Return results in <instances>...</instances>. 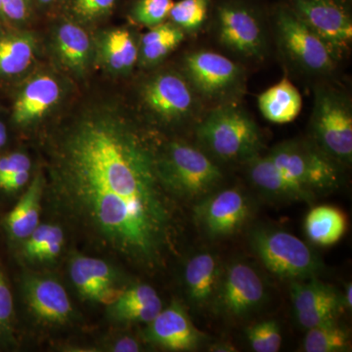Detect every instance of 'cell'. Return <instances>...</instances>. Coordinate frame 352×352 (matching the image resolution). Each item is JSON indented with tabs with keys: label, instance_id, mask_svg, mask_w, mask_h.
Returning <instances> with one entry per match:
<instances>
[{
	"label": "cell",
	"instance_id": "cell-1",
	"mask_svg": "<svg viewBox=\"0 0 352 352\" xmlns=\"http://www.w3.org/2000/svg\"><path fill=\"white\" fill-rule=\"evenodd\" d=\"M157 151L124 116H85L55 152L51 200L104 247L153 267L170 244L173 208L157 173Z\"/></svg>",
	"mask_w": 352,
	"mask_h": 352
},
{
	"label": "cell",
	"instance_id": "cell-2",
	"mask_svg": "<svg viewBox=\"0 0 352 352\" xmlns=\"http://www.w3.org/2000/svg\"><path fill=\"white\" fill-rule=\"evenodd\" d=\"M197 139L208 156L226 163L250 161L263 148V134L245 111L221 105L199 122Z\"/></svg>",
	"mask_w": 352,
	"mask_h": 352
},
{
	"label": "cell",
	"instance_id": "cell-3",
	"mask_svg": "<svg viewBox=\"0 0 352 352\" xmlns=\"http://www.w3.org/2000/svg\"><path fill=\"white\" fill-rule=\"evenodd\" d=\"M157 164L166 191L185 200H201L219 188L224 177L207 153L182 141H173L157 151Z\"/></svg>",
	"mask_w": 352,
	"mask_h": 352
},
{
	"label": "cell",
	"instance_id": "cell-4",
	"mask_svg": "<svg viewBox=\"0 0 352 352\" xmlns=\"http://www.w3.org/2000/svg\"><path fill=\"white\" fill-rule=\"evenodd\" d=\"M311 131L322 152L337 163H351L352 110L346 95L331 87L316 88Z\"/></svg>",
	"mask_w": 352,
	"mask_h": 352
},
{
	"label": "cell",
	"instance_id": "cell-5",
	"mask_svg": "<svg viewBox=\"0 0 352 352\" xmlns=\"http://www.w3.org/2000/svg\"><path fill=\"white\" fill-rule=\"evenodd\" d=\"M251 247L266 268L286 279H311L320 272L322 263L314 251L293 234L279 229H256Z\"/></svg>",
	"mask_w": 352,
	"mask_h": 352
},
{
	"label": "cell",
	"instance_id": "cell-6",
	"mask_svg": "<svg viewBox=\"0 0 352 352\" xmlns=\"http://www.w3.org/2000/svg\"><path fill=\"white\" fill-rule=\"evenodd\" d=\"M267 156L280 170L310 193L327 191L340 182L338 163L316 145L302 141H286L275 146Z\"/></svg>",
	"mask_w": 352,
	"mask_h": 352
},
{
	"label": "cell",
	"instance_id": "cell-7",
	"mask_svg": "<svg viewBox=\"0 0 352 352\" xmlns=\"http://www.w3.org/2000/svg\"><path fill=\"white\" fill-rule=\"evenodd\" d=\"M275 28L280 47L298 68L311 75H326L335 69L338 55L288 6L277 11Z\"/></svg>",
	"mask_w": 352,
	"mask_h": 352
},
{
	"label": "cell",
	"instance_id": "cell-8",
	"mask_svg": "<svg viewBox=\"0 0 352 352\" xmlns=\"http://www.w3.org/2000/svg\"><path fill=\"white\" fill-rule=\"evenodd\" d=\"M185 78L200 98L230 100L244 83V72L238 64L219 53L196 51L184 58Z\"/></svg>",
	"mask_w": 352,
	"mask_h": 352
},
{
	"label": "cell",
	"instance_id": "cell-9",
	"mask_svg": "<svg viewBox=\"0 0 352 352\" xmlns=\"http://www.w3.org/2000/svg\"><path fill=\"white\" fill-rule=\"evenodd\" d=\"M215 31L221 45L245 58H263L266 36L258 14L247 4L227 1L215 12Z\"/></svg>",
	"mask_w": 352,
	"mask_h": 352
},
{
	"label": "cell",
	"instance_id": "cell-10",
	"mask_svg": "<svg viewBox=\"0 0 352 352\" xmlns=\"http://www.w3.org/2000/svg\"><path fill=\"white\" fill-rule=\"evenodd\" d=\"M148 110L164 122H180L200 112V97L185 76L164 72L152 76L143 87Z\"/></svg>",
	"mask_w": 352,
	"mask_h": 352
},
{
	"label": "cell",
	"instance_id": "cell-11",
	"mask_svg": "<svg viewBox=\"0 0 352 352\" xmlns=\"http://www.w3.org/2000/svg\"><path fill=\"white\" fill-rule=\"evenodd\" d=\"M251 217V204L239 188L214 191L197 201L194 217L208 237L226 238L239 232Z\"/></svg>",
	"mask_w": 352,
	"mask_h": 352
},
{
	"label": "cell",
	"instance_id": "cell-12",
	"mask_svg": "<svg viewBox=\"0 0 352 352\" xmlns=\"http://www.w3.org/2000/svg\"><path fill=\"white\" fill-rule=\"evenodd\" d=\"M265 286L250 264L234 263L222 272L212 307L217 314L241 318L252 314L265 300Z\"/></svg>",
	"mask_w": 352,
	"mask_h": 352
},
{
	"label": "cell",
	"instance_id": "cell-13",
	"mask_svg": "<svg viewBox=\"0 0 352 352\" xmlns=\"http://www.w3.org/2000/svg\"><path fill=\"white\" fill-rule=\"evenodd\" d=\"M288 7L338 57L349 47L352 41V19L344 0H291Z\"/></svg>",
	"mask_w": 352,
	"mask_h": 352
},
{
	"label": "cell",
	"instance_id": "cell-14",
	"mask_svg": "<svg viewBox=\"0 0 352 352\" xmlns=\"http://www.w3.org/2000/svg\"><path fill=\"white\" fill-rule=\"evenodd\" d=\"M291 298L298 323L310 329L336 321L342 307V296L335 288L312 279L291 284Z\"/></svg>",
	"mask_w": 352,
	"mask_h": 352
},
{
	"label": "cell",
	"instance_id": "cell-15",
	"mask_svg": "<svg viewBox=\"0 0 352 352\" xmlns=\"http://www.w3.org/2000/svg\"><path fill=\"white\" fill-rule=\"evenodd\" d=\"M146 338L157 346L173 351H191L205 339L190 320L179 302H173L162 309L146 329Z\"/></svg>",
	"mask_w": 352,
	"mask_h": 352
},
{
	"label": "cell",
	"instance_id": "cell-16",
	"mask_svg": "<svg viewBox=\"0 0 352 352\" xmlns=\"http://www.w3.org/2000/svg\"><path fill=\"white\" fill-rule=\"evenodd\" d=\"M69 274L78 293L94 302L112 305L124 292L116 287L112 268L102 259L78 256L72 261Z\"/></svg>",
	"mask_w": 352,
	"mask_h": 352
},
{
	"label": "cell",
	"instance_id": "cell-17",
	"mask_svg": "<svg viewBox=\"0 0 352 352\" xmlns=\"http://www.w3.org/2000/svg\"><path fill=\"white\" fill-rule=\"evenodd\" d=\"M24 288L25 302L39 319L51 323L68 320L73 309L67 292L59 282L50 278L31 277Z\"/></svg>",
	"mask_w": 352,
	"mask_h": 352
},
{
	"label": "cell",
	"instance_id": "cell-18",
	"mask_svg": "<svg viewBox=\"0 0 352 352\" xmlns=\"http://www.w3.org/2000/svg\"><path fill=\"white\" fill-rule=\"evenodd\" d=\"M222 276L217 256L210 252H200L187 261L184 284L190 302L197 307L212 305Z\"/></svg>",
	"mask_w": 352,
	"mask_h": 352
},
{
	"label": "cell",
	"instance_id": "cell-19",
	"mask_svg": "<svg viewBox=\"0 0 352 352\" xmlns=\"http://www.w3.org/2000/svg\"><path fill=\"white\" fill-rule=\"evenodd\" d=\"M249 163V176L252 184L271 198L282 200H311L314 194L310 193L302 185L280 170L267 156L256 155Z\"/></svg>",
	"mask_w": 352,
	"mask_h": 352
},
{
	"label": "cell",
	"instance_id": "cell-20",
	"mask_svg": "<svg viewBox=\"0 0 352 352\" xmlns=\"http://www.w3.org/2000/svg\"><path fill=\"white\" fill-rule=\"evenodd\" d=\"M60 87L54 78L39 76L28 83L14 104L13 122L29 124L43 118L56 104Z\"/></svg>",
	"mask_w": 352,
	"mask_h": 352
},
{
	"label": "cell",
	"instance_id": "cell-21",
	"mask_svg": "<svg viewBox=\"0 0 352 352\" xmlns=\"http://www.w3.org/2000/svg\"><path fill=\"white\" fill-rule=\"evenodd\" d=\"M258 105L261 115L273 124H288L295 120L302 108L298 88L285 76L279 82L259 95Z\"/></svg>",
	"mask_w": 352,
	"mask_h": 352
},
{
	"label": "cell",
	"instance_id": "cell-22",
	"mask_svg": "<svg viewBox=\"0 0 352 352\" xmlns=\"http://www.w3.org/2000/svg\"><path fill=\"white\" fill-rule=\"evenodd\" d=\"M43 178L36 176L6 219V227L14 239H27L39 226Z\"/></svg>",
	"mask_w": 352,
	"mask_h": 352
},
{
	"label": "cell",
	"instance_id": "cell-23",
	"mask_svg": "<svg viewBox=\"0 0 352 352\" xmlns=\"http://www.w3.org/2000/svg\"><path fill=\"white\" fill-rule=\"evenodd\" d=\"M346 214L332 206H319L308 212L305 222V233L314 244L328 247L342 239L346 233Z\"/></svg>",
	"mask_w": 352,
	"mask_h": 352
},
{
	"label": "cell",
	"instance_id": "cell-24",
	"mask_svg": "<svg viewBox=\"0 0 352 352\" xmlns=\"http://www.w3.org/2000/svg\"><path fill=\"white\" fill-rule=\"evenodd\" d=\"M34 54V41L25 32L0 34V76H13L29 68Z\"/></svg>",
	"mask_w": 352,
	"mask_h": 352
},
{
	"label": "cell",
	"instance_id": "cell-25",
	"mask_svg": "<svg viewBox=\"0 0 352 352\" xmlns=\"http://www.w3.org/2000/svg\"><path fill=\"white\" fill-rule=\"evenodd\" d=\"M57 50L62 62L68 68L82 72L90 56L89 38L80 25L65 22L58 29Z\"/></svg>",
	"mask_w": 352,
	"mask_h": 352
},
{
	"label": "cell",
	"instance_id": "cell-26",
	"mask_svg": "<svg viewBox=\"0 0 352 352\" xmlns=\"http://www.w3.org/2000/svg\"><path fill=\"white\" fill-rule=\"evenodd\" d=\"M184 32L173 23L152 27L141 39L140 55L147 65L156 64L168 56L182 43Z\"/></svg>",
	"mask_w": 352,
	"mask_h": 352
},
{
	"label": "cell",
	"instance_id": "cell-27",
	"mask_svg": "<svg viewBox=\"0 0 352 352\" xmlns=\"http://www.w3.org/2000/svg\"><path fill=\"white\" fill-rule=\"evenodd\" d=\"M104 58L113 71L126 72L138 59V48L127 30L117 29L109 32L104 41Z\"/></svg>",
	"mask_w": 352,
	"mask_h": 352
},
{
	"label": "cell",
	"instance_id": "cell-28",
	"mask_svg": "<svg viewBox=\"0 0 352 352\" xmlns=\"http://www.w3.org/2000/svg\"><path fill=\"white\" fill-rule=\"evenodd\" d=\"M307 352H342L351 351L349 331L340 327L336 321L308 329L303 342Z\"/></svg>",
	"mask_w": 352,
	"mask_h": 352
},
{
	"label": "cell",
	"instance_id": "cell-29",
	"mask_svg": "<svg viewBox=\"0 0 352 352\" xmlns=\"http://www.w3.org/2000/svg\"><path fill=\"white\" fill-rule=\"evenodd\" d=\"M210 0H179L175 2L168 18L183 32L200 29L208 19Z\"/></svg>",
	"mask_w": 352,
	"mask_h": 352
},
{
	"label": "cell",
	"instance_id": "cell-30",
	"mask_svg": "<svg viewBox=\"0 0 352 352\" xmlns=\"http://www.w3.org/2000/svg\"><path fill=\"white\" fill-rule=\"evenodd\" d=\"M250 346L256 352H277L282 344L281 330L275 320L259 322L245 329Z\"/></svg>",
	"mask_w": 352,
	"mask_h": 352
},
{
	"label": "cell",
	"instance_id": "cell-31",
	"mask_svg": "<svg viewBox=\"0 0 352 352\" xmlns=\"http://www.w3.org/2000/svg\"><path fill=\"white\" fill-rule=\"evenodd\" d=\"M69 15L83 23L96 22L107 17L117 0H65Z\"/></svg>",
	"mask_w": 352,
	"mask_h": 352
},
{
	"label": "cell",
	"instance_id": "cell-32",
	"mask_svg": "<svg viewBox=\"0 0 352 352\" xmlns=\"http://www.w3.org/2000/svg\"><path fill=\"white\" fill-rule=\"evenodd\" d=\"M173 0H138L132 7V17L139 24L155 27L168 18Z\"/></svg>",
	"mask_w": 352,
	"mask_h": 352
},
{
	"label": "cell",
	"instance_id": "cell-33",
	"mask_svg": "<svg viewBox=\"0 0 352 352\" xmlns=\"http://www.w3.org/2000/svg\"><path fill=\"white\" fill-rule=\"evenodd\" d=\"M163 309L161 298L144 305H133L112 310L113 317L122 321L146 322L149 323Z\"/></svg>",
	"mask_w": 352,
	"mask_h": 352
},
{
	"label": "cell",
	"instance_id": "cell-34",
	"mask_svg": "<svg viewBox=\"0 0 352 352\" xmlns=\"http://www.w3.org/2000/svg\"><path fill=\"white\" fill-rule=\"evenodd\" d=\"M61 235H64L63 230L59 226H50V224L38 226L25 241L24 248L25 256L34 259L44 245Z\"/></svg>",
	"mask_w": 352,
	"mask_h": 352
},
{
	"label": "cell",
	"instance_id": "cell-35",
	"mask_svg": "<svg viewBox=\"0 0 352 352\" xmlns=\"http://www.w3.org/2000/svg\"><path fill=\"white\" fill-rule=\"evenodd\" d=\"M159 298L157 292L149 285H138L122 292L117 302L112 305V309L144 305V303L155 302Z\"/></svg>",
	"mask_w": 352,
	"mask_h": 352
},
{
	"label": "cell",
	"instance_id": "cell-36",
	"mask_svg": "<svg viewBox=\"0 0 352 352\" xmlns=\"http://www.w3.org/2000/svg\"><path fill=\"white\" fill-rule=\"evenodd\" d=\"M13 314V298L0 268V332L8 331Z\"/></svg>",
	"mask_w": 352,
	"mask_h": 352
},
{
	"label": "cell",
	"instance_id": "cell-37",
	"mask_svg": "<svg viewBox=\"0 0 352 352\" xmlns=\"http://www.w3.org/2000/svg\"><path fill=\"white\" fill-rule=\"evenodd\" d=\"M31 161L22 153H14L0 157V182L22 170H30Z\"/></svg>",
	"mask_w": 352,
	"mask_h": 352
},
{
	"label": "cell",
	"instance_id": "cell-38",
	"mask_svg": "<svg viewBox=\"0 0 352 352\" xmlns=\"http://www.w3.org/2000/svg\"><path fill=\"white\" fill-rule=\"evenodd\" d=\"M2 15L13 22H24L31 14L32 0H0Z\"/></svg>",
	"mask_w": 352,
	"mask_h": 352
},
{
	"label": "cell",
	"instance_id": "cell-39",
	"mask_svg": "<svg viewBox=\"0 0 352 352\" xmlns=\"http://www.w3.org/2000/svg\"><path fill=\"white\" fill-rule=\"evenodd\" d=\"M64 244V235L58 236L54 239L51 240L47 244L44 245L43 249L41 250L36 254L34 259L38 261H51L59 256L61 252L62 247Z\"/></svg>",
	"mask_w": 352,
	"mask_h": 352
},
{
	"label": "cell",
	"instance_id": "cell-40",
	"mask_svg": "<svg viewBox=\"0 0 352 352\" xmlns=\"http://www.w3.org/2000/svg\"><path fill=\"white\" fill-rule=\"evenodd\" d=\"M30 170H22L0 182V188L7 192L17 191L29 182Z\"/></svg>",
	"mask_w": 352,
	"mask_h": 352
},
{
	"label": "cell",
	"instance_id": "cell-41",
	"mask_svg": "<svg viewBox=\"0 0 352 352\" xmlns=\"http://www.w3.org/2000/svg\"><path fill=\"white\" fill-rule=\"evenodd\" d=\"M140 351L138 340L132 339V338H124L116 342L113 351L117 352H135Z\"/></svg>",
	"mask_w": 352,
	"mask_h": 352
},
{
	"label": "cell",
	"instance_id": "cell-42",
	"mask_svg": "<svg viewBox=\"0 0 352 352\" xmlns=\"http://www.w3.org/2000/svg\"><path fill=\"white\" fill-rule=\"evenodd\" d=\"M210 351L233 352L237 351V349H236V347L234 346L232 344H229V342H219V344H212V346L210 347Z\"/></svg>",
	"mask_w": 352,
	"mask_h": 352
},
{
	"label": "cell",
	"instance_id": "cell-43",
	"mask_svg": "<svg viewBox=\"0 0 352 352\" xmlns=\"http://www.w3.org/2000/svg\"><path fill=\"white\" fill-rule=\"evenodd\" d=\"M342 307L346 309H351L352 307V287L351 284H347L344 296H342Z\"/></svg>",
	"mask_w": 352,
	"mask_h": 352
},
{
	"label": "cell",
	"instance_id": "cell-44",
	"mask_svg": "<svg viewBox=\"0 0 352 352\" xmlns=\"http://www.w3.org/2000/svg\"><path fill=\"white\" fill-rule=\"evenodd\" d=\"M7 140V132L6 126L0 122V148L6 144Z\"/></svg>",
	"mask_w": 352,
	"mask_h": 352
},
{
	"label": "cell",
	"instance_id": "cell-45",
	"mask_svg": "<svg viewBox=\"0 0 352 352\" xmlns=\"http://www.w3.org/2000/svg\"><path fill=\"white\" fill-rule=\"evenodd\" d=\"M61 1V0H36V2L41 6H50L52 4L56 3V2Z\"/></svg>",
	"mask_w": 352,
	"mask_h": 352
},
{
	"label": "cell",
	"instance_id": "cell-46",
	"mask_svg": "<svg viewBox=\"0 0 352 352\" xmlns=\"http://www.w3.org/2000/svg\"><path fill=\"white\" fill-rule=\"evenodd\" d=\"M0 17H3V15H2V10H1V2H0Z\"/></svg>",
	"mask_w": 352,
	"mask_h": 352
}]
</instances>
